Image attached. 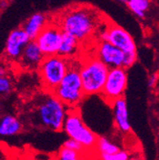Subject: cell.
<instances>
[{"label":"cell","mask_w":159,"mask_h":160,"mask_svg":"<svg viewBox=\"0 0 159 160\" xmlns=\"http://www.w3.org/2000/svg\"><path fill=\"white\" fill-rule=\"evenodd\" d=\"M68 108L54 93L45 91L35 99L30 110V123L54 132L62 130Z\"/></svg>","instance_id":"1"},{"label":"cell","mask_w":159,"mask_h":160,"mask_svg":"<svg viewBox=\"0 0 159 160\" xmlns=\"http://www.w3.org/2000/svg\"><path fill=\"white\" fill-rule=\"evenodd\" d=\"M99 19L97 10L80 5L67 8L55 21L63 32L73 35L81 43L89 40L97 32Z\"/></svg>","instance_id":"2"},{"label":"cell","mask_w":159,"mask_h":160,"mask_svg":"<svg viewBox=\"0 0 159 160\" xmlns=\"http://www.w3.org/2000/svg\"><path fill=\"white\" fill-rule=\"evenodd\" d=\"M108 71L109 68L96 56L87 57L80 62L79 72L86 97L102 94Z\"/></svg>","instance_id":"3"},{"label":"cell","mask_w":159,"mask_h":160,"mask_svg":"<svg viewBox=\"0 0 159 160\" xmlns=\"http://www.w3.org/2000/svg\"><path fill=\"white\" fill-rule=\"evenodd\" d=\"M53 93L68 108L79 107L86 98L79 72V63H73L71 61L67 74Z\"/></svg>","instance_id":"4"},{"label":"cell","mask_w":159,"mask_h":160,"mask_svg":"<svg viewBox=\"0 0 159 160\" xmlns=\"http://www.w3.org/2000/svg\"><path fill=\"white\" fill-rule=\"evenodd\" d=\"M62 131L68 138L80 142L88 153H96V145L99 137L85 124L78 108L68 109Z\"/></svg>","instance_id":"5"},{"label":"cell","mask_w":159,"mask_h":160,"mask_svg":"<svg viewBox=\"0 0 159 160\" xmlns=\"http://www.w3.org/2000/svg\"><path fill=\"white\" fill-rule=\"evenodd\" d=\"M71 60L60 55L46 56L38 68V75L44 91L54 92L67 74Z\"/></svg>","instance_id":"6"},{"label":"cell","mask_w":159,"mask_h":160,"mask_svg":"<svg viewBox=\"0 0 159 160\" xmlns=\"http://www.w3.org/2000/svg\"><path fill=\"white\" fill-rule=\"evenodd\" d=\"M127 86H128V74L126 68H109L105 87L100 96L108 105H110L115 100L124 97Z\"/></svg>","instance_id":"7"},{"label":"cell","mask_w":159,"mask_h":160,"mask_svg":"<svg viewBox=\"0 0 159 160\" xmlns=\"http://www.w3.org/2000/svg\"><path fill=\"white\" fill-rule=\"evenodd\" d=\"M100 40H104L116 46L125 54H137V46L132 35L115 23L106 25L104 29L99 32Z\"/></svg>","instance_id":"8"},{"label":"cell","mask_w":159,"mask_h":160,"mask_svg":"<svg viewBox=\"0 0 159 160\" xmlns=\"http://www.w3.org/2000/svg\"><path fill=\"white\" fill-rule=\"evenodd\" d=\"M63 31L55 20L49 21L47 26L38 34L35 41L44 56L58 55L62 43Z\"/></svg>","instance_id":"9"},{"label":"cell","mask_w":159,"mask_h":160,"mask_svg":"<svg viewBox=\"0 0 159 160\" xmlns=\"http://www.w3.org/2000/svg\"><path fill=\"white\" fill-rule=\"evenodd\" d=\"M96 53L95 56L98 57L102 62H105L109 68H123L125 53L116 46L107 41L99 40L96 43Z\"/></svg>","instance_id":"10"},{"label":"cell","mask_w":159,"mask_h":160,"mask_svg":"<svg viewBox=\"0 0 159 160\" xmlns=\"http://www.w3.org/2000/svg\"><path fill=\"white\" fill-rule=\"evenodd\" d=\"M30 41L29 36L22 28L11 31L6 41V57L13 61H19L26 45Z\"/></svg>","instance_id":"11"},{"label":"cell","mask_w":159,"mask_h":160,"mask_svg":"<svg viewBox=\"0 0 159 160\" xmlns=\"http://www.w3.org/2000/svg\"><path fill=\"white\" fill-rule=\"evenodd\" d=\"M112 108L114 124L119 132L128 135L132 131V127L129 121V111L127 102L123 98L117 99L109 105Z\"/></svg>","instance_id":"12"},{"label":"cell","mask_w":159,"mask_h":160,"mask_svg":"<svg viewBox=\"0 0 159 160\" xmlns=\"http://www.w3.org/2000/svg\"><path fill=\"white\" fill-rule=\"evenodd\" d=\"M45 58L44 54L40 50L35 40H30L23 49L19 62L23 68L27 69H38L40 63Z\"/></svg>","instance_id":"13"},{"label":"cell","mask_w":159,"mask_h":160,"mask_svg":"<svg viewBox=\"0 0 159 160\" xmlns=\"http://www.w3.org/2000/svg\"><path fill=\"white\" fill-rule=\"evenodd\" d=\"M49 22V18L45 14L35 13L31 15L23 23L22 28L26 31L27 34L29 36L30 40H35L38 34L41 32L42 29Z\"/></svg>","instance_id":"14"},{"label":"cell","mask_w":159,"mask_h":160,"mask_svg":"<svg viewBox=\"0 0 159 160\" xmlns=\"http://www.w3.org/2000/svg\"><path fill=\"white\" fill-rule=\"evenodd\" d=\"M80 41L73 35L63 32L62 43L59 49L58 55L71 60L77 55L79 48H80Z\"/></svg>","instance_id":"15"},{"label":"cell","mask_w":159,"mask_h":160,"mask_svg":"<svg viewBox=\"0 0 159 160\" xmlns=\"http://www.w3.org/2000/svg\"><path fill=\"white\" fill-rule=\"evenodd\" d=\"M22 129V121L14 115L7 114L0 119V136L11 137L19 134Z\"/></svg>","instance_id":"16"},{"label":"cell","mask_w":159,"mask_h":160,"mask_svg":"<svg viewBox=\"0 0 159 160\" xmlns=\"http://www.w3.org/2000/svg\"><path fill=\"white\" fill-rule=\"evenodd\" d=\"M121 148L116 142L110 141L107 137H99L96 145V154L107 155V154H114L118 152Z\"/></svg>","instance_id":"17"},{"label":"cell","mask_w":159,"mask_h":160,"mask_svg":"<svg viewBox=\"0 0 159 160\" xmlns=\"http://www.w3.org/2000/svg\"><path fill=\"white\" fill-rule=\"evenodd\" d=\"M127 7L139 19H145L146 12L149 8L148 0H129Z\"/></svg>","instance_id":"18"},{"label":"cell","mask_w":159,"mask_h":160,"mask_svg":"<svg viewBox=\"0 0 159 160\" xmlns=\"http://www.w3.org/2000/svg\"><path fill=\"white\" fill-rule=\"evenodd\" d=\"M87 156H88L87 154L79 153L75 150L62 147L55 154L53 160H84Z\"/></svg>","instance_id":"19"},{"label":"cell","mask_w":159,"mask_h":160,"mask_svg":"<svg viewBox=\"0 0 159 160\" xmlns=\"http://www.w3.org/2000/svg\"><path fill=\"white\" fill-rule=\"evenodd\" d=\"M131 153L128 150L120 149L118 152L114 154H107V155H100L99 160H129Z\"/></svg>","instance_id":"20"},{"label":"cell","mask_w":159,"mask_h":160,"mask_svg":"<svg viewBox=\"0 0 159 160\" xmlns=\"http://www.w3.org/2000/svg\"><path fill=\"white\" fill-rule=\"evenodd\" d=\"M62 147L72 149V150H75V151H77V152H79V153H83V154L88 155V152H87L86 149L83 148V146L81 145V143L78 142L77 141H75L73 139L68 138L65 142H63Z\"/></svg>","instance_id":"21"},{"label":"cell","mask_w":159,"mask_h":160,"mask_svg":"<svg viewBox=\"0 0 159 160\" xmlns=\"http://www.w3.org/2000/svg\"><path fill=\"white\" fill-rule=\"evenodd\" d=\"M12 89V82L9 77L0 76V96L8 94Z\"/></svg>","instance_id":"22"},{"label":"cell","mask_w":159,"mask_h":160,"mask_svg":"<svg viewBox=\"0 0 159 160\" xmlns=\"http://www.w3.org/2000/svg\"><path fill=\"white\" fill-rule=\"evenodd\" d=\"M136 61H137V54H125L123 68L126 69L131 68L136 62Z\"/></svg>","instance_id":"23"},{"label":"cell","mask_w":159,"mask_h":160,"mask_svg":"<svg viewBox=\"0 0 159 160\" xmlns=\"http://www.w3.org/2000/svg\"><path fill=\"white\" fill-rule=\"evenodd\" d=\"M157 82V75L156 74H152L148 77V80H147V84H148V87H153Z\"/></svg>","instance_id":"24"},{"label":"cell","mask_w":159,"mask_h":160,"mask_svg":"<svg viewBox=\"0 0 159 160\" xmlns=\"http://www.w3.org/2000/svg\"><path fill=\"white\" fill-rule=\"evenodd\" d=\"M129 160H144V157L141 153H138V152H134L131 154Z\"/></svg>","instance_id":"25"},{"label":"cell","mask_w":159,"mask_h":160,"mask_svg":"<svg viewBox=\"0 0 159 160\" xmlns=\"http://www.w3.org/2000/svg\"><path fill=\"white\" fill-rule=\"evenodd\" d=\"M7 74V69L3 63L0 62V76H6Z\"/></svg>","instance_id":"26"},{"label":"cell","mask_w":159,"mask_h":160,"mask_svg":"<svg viewBox=\"0 0 159 160\" xmlns=\"http://www.w3.org/2000/svg\"><path fill=\"white\" fill-rule=\"evenodd\" d=\"M116 1L120 2V3H122V4H124V5L127 6V4H128V1H129V0H116Z\"/></svg>","instance_id":"27"},{"label":"cell","mask_w":159,"mask_h":160,"mask_svg":"<svg viewBox=\"0 0 159 160\" xmlns=\"http://www.w3.org/2000/svg\"><path fill=\"white\" fill-rule=\"evenodd\" d=\"M84 160H89V156H87V157H86V158H85Z\"/></svg>","instance_id":"28"},{"label":"cell","mask_w":159,"mask_h":160,"mask_svg":"<svg viewBox=\"0 0 159 160\" xmlns=\"http://www.w3.org/2000/svg\"><path fill=\"white\" fill-rule=\"evenodd\" d=\"M158 137H159V133H158Z\"/></svg>","instance_id":"29"}]
</instances>
